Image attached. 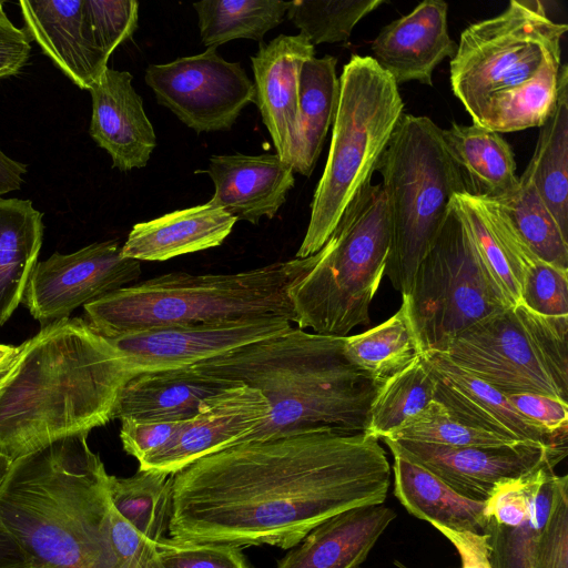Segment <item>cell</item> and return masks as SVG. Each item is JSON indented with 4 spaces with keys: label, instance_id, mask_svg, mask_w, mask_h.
I'll use <instances>...</instances> for the list:
<instances>
[{
    "label": "cell",
    "instance_id": "obj_11",
    "mask_svg": "<svg viewBox=\"0 0 568 568\" xmlns=\"http://www.w3.org/2000/svg\"><path fill=\"white\" fill-rule=\"evenodd\" d=\"M423 354L445 353L466 328L509 307L484 266L455 204L402 295Z\"/></svg>",
    "mask_w": 568,
    "mask_h": 568
},
{
    "label": "cell",
    "instance_id": "obj_31",
    "mask_svg": "<svg viewBox=\"0 0 568 568\" xmlns=\"http://www.w3.org/2000/svg\"><path fill=\"white\" fill-rule=\"evenodd\" d=\"M534 185L568 237V68L561 65L555 109L540 126L535 152L519 178Z\"/></svg>",
    "mask_w": 568,
    "mask_h": 568
},
{
    "label": "cell",
    "instance_id": "obj_27",
    "mask_svg": "<svg viewBox=\"0 0 568 568\" xmlns=\"http://www.w3.org/2000/svg\"><path fill=\"white\" fill-rule=\"evenodd\" d=\"M442 136L458 166L465 193L498 201L518 189L515 154L501 134L475 123L453 122L442 129Z\"/></svg>",
    "mask_w": 568,
    "mask_h": 568
},
{
    "label": "cell",
    "instance_id": "obj_5",
    "mask_svg": "<svg viewBox=\"0 0 568 568\" xmlns=\"http://www.w3.org/2000/svg\"><path fill=\"white\" fill-rule=\"evenodd\" d=\"M567 30L537 0H511L499 14L469 24L449 80L473 123L499 134L540 128L557 101Z\"/></svg>",
    "mask_w": 568,
    "mask_h": 568
},
{
    "label": "cell",
    "instance_id": "obj_25",
    "mask_svg": "<svg viewBox=\"0 0 568 568\" xmlns=\"http://www.w3.org/2000/svg\"><path fill=\"white\" fill-rule=\"evenodd\" d=\"M383 504L354 507L313 528L276 568H356L396 518Z\"/></svg>",
    "mask_w": 568,
    "mask_h": 568
},
{
    "label": "cell",
    "instance_id": "obj_47",
    "mask_svg": "<svg viewBox=\"0 0 568 568\" xmlns=\"http://www.w3.org/2000/svg\"><path fill=\"white\" fill-rule=\"evenodd\" d=\"M27 164L9 158L0 149V196L20 190Z\"/></svg>",
    "mask_w": 568,
    "mask_h": 568
},
{
    "label": "cell",
    "instance_id": "obj_33",
    "mask_svg": "<svg viewBox=\"0 0 568 568\" xmlns=\"http://www.w3.org/2000/svg\"><path fill=\"white\" fill-rule=\"evenodd\" d=\"M290 1L205 0L193 3L202 43L209 48L234 39L262 40L286 16Z\"/></svg>",
    "mask_w": 568,
    "mask_h": 568
},
{
    "label": "cell",
    "instance_id": "obj_8",
    "mask_svg": "<svg viewBox=\"0 0 568 568\" xmlns=\"http://www.w3.org/2000/svg\"><path fill=\"white\" fill-rule=\"evenodd\" d=\"M376 171L390 221L385 275L405 295L444 225L453 197L465 193V186L442 129L424 115L403 113Z\"/></svg>",
    "mask_w": 568,
    "mask_h": 568
},
{
    "label": "cell",
    "instance_id": "obj_19",
    "mask_svg": "<svg viewBox=\"0 0 568 568\" xmlns=\"http://www.w3.org/2000/svg\"><path fill=\"white\" fill-rule=\"evenodd\" d=\"M447 13L445 1L420 2L382 28L372 42V58L397 84L417 81L433 85L436 67L457 51L448 33Z\"/></svg>",
    "mask_w": 568,
    "mask_h": 568
},
{
    "label": "cell",
    "instance_id": "obj_28",
    "mask_svg": "<svg viewBox=\"0 0 568 568\" xmlns=\"http://www.w3.org/2000/svg\"><path fill=\"white\" fill-rule=\"evenodd\" d=\"M392 454L394 494L409 514L432 526L479 535L486 532L485 503L459 495L423 466Z\"/></svg>",
    "mask_w": 568,
    "mask_h": 568
},
{
    "label": "cell",
    "instance_id": "obj_1",
    "mask_svg": "<svg viewBox=\"0 0 568 568\" xmlns=\"http://www.w3.org/2000/svg\"><path fill=\"white\" fill-rule=\"evenodd\" d=\"M379 438L321 429L236 444L172 474L168 532L179 541L291 549L344 510L383 504Z\"/></svg>",
    "mask_w": 568,
    "mask_h": 568
},
{
    "label": "cell",
    "instance_id": "obj_23",
    "mask_svg": "<svg viewBox=\"0 0 568 568\" xmlns=\"http://www.w3.org/2000/svg\"><path fill=\"white\" fill-rule=\"evenodd\" d=\"M206 172L215 186L209 202L252 224L272 219L295 181L292 165L277 154L213 155Z\"/></svg>",
    "mask_w": 568,
    "mask_h": 568
},
{
    "label": "cell",
    "instance_id": "obj_20",
    "mask_svg": "<svg viewBox=\"0 0 568 568\" xmlns=\"http://www.w3.org/2000/svg\"><path fill=\"white\" fill-rule=\"evenodd\" d=\"M132 79L128 71L106 68L88 90L92 98L89 133L120 171L145 166L156 146L154 129Z\"/></svg>",
    "mask_w": 568,
    "mask_h": 568
},
{
    "label": "cell",
    "instance_id": "obj_40",
    "mask_svg": "<svg viewBox=\"0 0 568 568\" xmlns=\"http://www.w3.org/2000/svg\"><path fill=\"white\" fill-rule=\"evenodd\" d=\"M162 568H250L240 547L162 538L155 544Z\"/></svg>",
    "mask_w": 568,
    "mask_h": 568
},
{
    "label": "cell",
    "instance_id": "obj_13",
    "mask_svg": "<svg viewBox=\"0 0 568 568\" xmlns=\"http://www.w3.org/2000/svg\"><path fill=\"white\" fill-rule=\"evenodd\" d=\"M145 83L159 104L195 132L229 130L248 103H255L254 83L237 62L215 48L163 64H150Z\"/></svg>",
    "mask_w": 568,
    "mask_h": 568
},
{
    "label": "cell",
    "instance_id": "obj_17",
    "mask_svg": "<svg viewBox=\"0 0 568 568\" xmlns=\"http://www.w3.org/2000/svg\"><path fill=\"white\" fill-rule=\"evenodd\" d=\"M261 392L239 384L209 398L162 447L142 458L139 470L175 474L209 454L240 444L266 418Z\"/></svg>",
    "mask_w": 568,
    "mask_h": 568
},
{
    "label": "cell",
    "instance_id": "obj_38",
    "mask_svg": "<svg viewBox=\"0 0 568 568\" xmlns=\"http://www.w3.org/2000/svg\"><path fill=\"white\" fill-rule=\"evenodd\" d=\"M385 438L447 447H490L516 443L467 426L437 400L430 402L423 410L407 418Z\"/></svg>",
    "mask_w": 568,
    "mask_h": 568
},
{
    "label": "cell",
    "instance_id": "obj_51",
    "mask_svg": "<svg viewBox=\"0 0 568 568\" xmlns=\"http://www.w3.org/2000/svg\"><path fill=\"white\" fill-rule=\"evenodd\" d=\"M356 568H359V567H356Z\"/></svg>",
    "mask_w": 568,
    "mask_h": 568
},
{
    "label": "cell",
    "instance_id": "obj_24",
    "mask_svg": "<svg viewBox=\"0 0 568 568\" xmlns=\"http://www.w3.org/2000/svg\"><path fill=\"white\" fill-rule=\"evenodd\" d=\"M239 384L242 383L213 377L192 366L138 373L120 389L112 419L187 420L209 398Z\"/></svg>",
    "mask_w": 568,
    "mask_h": 568
},
{
    "label": "cell",
    "instance_id": "obj_26",
    "mask_svg": "<svg viewBox=\"0 0 568 568\" xmlns=\"http://www.w3.org/2000/svg\"><path fill=\"white\" fill-rule=\"evenodd\" d=\"M236 219L210 202L136 223L122 245V255L136 261H166L219 246Z\"/></svg>",
    "mask_w": 568,
    "mask_h": 568
},
{
    "label": "cell",
    "instance_id": "obj_6",
    "mask_svg": "<svg viewBox=\"0 0 568 568\" xmlns=\"http://www.w3.org/2000/svg\"><path fill=\"white\" fill-rule=\"evenodd\" d=\"M274 262L233 274H162L84 305V321L104 338L154 327L277 316L296 323L291 291L316 262Z\"/></svg>",
    "mask_w": 568,
    "mask_h": 568
},
{
    "label": "cell",
    "instance_id": "obj_3",
    "mask_svg": "<svg viewBox=\"0 0 568 568\" xmlns=\"http://www.w3.org/2000/svg\"><path fill=\"white\" fill-rule=\"evenodd\" d=\"M89 433L14 459L0 487V521L31 568H118L109 474Z\"/></svg>",
    "mask_w": 568,
    "mask_h": 568
},
{
    "label": "cell",
    "instance_id": "obj_15",
    "mask_svg": "<svg viewBox=\"0 0 568 568\" xmlns=\"http://www.w3.org/2000/svg\"><path fill=\"white\" fill-rule=\"evenodd\" d=\"M277 316L154 327L105 338L135 375L191 366L292 328Z\"/></svg>",
    "mask_w": 568,
    "mask_h": 568
},
{
    "label": "cell",
    "instance_id": "obj_9",
    "mask_svg": "<svg viewBox=\"0 0 568 568\" xmlns=\"http://www.w3.org/2000/svg\"><path fill=\"white\" fill-rule=\"evenodd\" d=\"M390 221L381 183L366 185L316 252L312 268L292 288L301 329L346 336L368 325L369 306L385 275Z\"/></svg>",
    "mask_w": 568,
    "mask_h": 568
},
{
    "label": "cell",
    "instance_id": "obj_42",
    "mask_svg": "<svg viewBox=\"0 0 568 568\" xmlns=\"http://www.w3.org/2000/svg\"><path fill=\"white\" fill-rule=\"evenodd\" d=\"M84 9L94 40L106 58L138 28V1L84 0Z\"/></svg>",
    "mask_w": 568,
    "mask_h": 568
},
{
    "label": "cell",
    "instance_id": "obj_22",
    "mask_svg": "<svg viewBox=\"0 0 568 568\" xmlns=\"http://www.w3.org/2000/svg\"><path fill=\"white\" fill-rule=\"evenodd\" d=\"M314 57V45L298 33L262 42L251 58L255 103L276 154L288 164L297 123L300 74L304 62Z\"/></svg>",
    "mask_w": 568,
    "mask_h": 568
},
{
    "label": "cell",
    "instance_id": "obj_43",
    "mask_svg": "<svg viewBox=\"0 0 568 568\" xmlns=\"http://www.w3.org/2000/svg\"><path fill=\"white\" fill-rule=\"evenodd\" d=\"M181 423L123 419L120 430L123 449L140 462L168 443Z\"/></svg>",
    "mask_w": 568,
    "mask_h": 568
},
{
    "label": "cell",
    "instance_id": "obj_37",
    "mask_svg": "<svg viewBox=\"0 0 568 568\" xmlns=\"http://www.w3.org/2000/svg\"><path fill=\"white\" fill-rule=\"evenodd\" d=\"M384 0H294L286 17L313 45L349 39L355 26Z\"/></svg>",
    "mask_w": 568,
    "mask_h": 568
},
{
    "label": "cell",
    "instance_id": "obj_39",
    "mask_svg": "<svg viewBox=\"0 0 568 568\" xmlns=\"http://www.w3.org/2000/svg\"><path fill=\"white\" fill-rule=\"evenodd\" d=\"M453 203L470 234L484 266L501 292L507 305L514 306L520 303V284L475 199L467 193H457L453 197Z\"/></svg>",
    "mask_w": 568,
    "mask_h": 568
},
{
    "label": "cell",
    "instance_id": "obj_29",
    "mask_svg": "<svg viewBox=\"0 0 568 568\" xmlns=\"http://www.w3.org/2000/svg\"><path fill=\"white\" fill-rule=\"evenodd\" d=\"M337 59L333 55L311 58L300 74L298 110L295 136L290 155L294 172L310 176L333 124L339 97Z\"/></svg>",
    "mask_w": 568,
    "mask_h": 568
},
{
    "label": "cell",
    "instance_id": "obj_44",
    "mask_svg": "<svg viewBox=\"0 0 568 568\" xmlns=\"http://www.w3.org/2000/svg\"><path fill=\"white\" fill-rule=\"evenodd\" d=\"M525 417L551 433L568 430V402L540 394L506 395Z\"/></svg>",
    "mask_w": 568,
    "mask_h": 568
},
{
    "label": "cell",
    "instance_id": "obj_21",
    "mask_svg": "<svg viewBox=\"0 0 568 568\" xmlns=\"http://www.w3.org/2000/svg\"><path fill=\"white\" fill-rule=\"evenodd\" d=\"M23 30L31 41L81 90H89L108 68L98 47L84 0L19 1Z\"/></svg>",
    "mask_w": 568,
    "mask_h": 568
},
{
    "label": "cell",
    "instance_id": "obj_7",
    "mask_svg": "<svg viewBox=\"0 0 568 568\" xmlns=\"http://www.w3.org/2000/svg\"><path fill=\"white\" fill-rule=\"evenodd\" d=\"M403 113L404 102L395 80L372 57L353 54L339 77L328 155L295 257L318 252L349 204L372 183Z\"/></svg>",
    "mask_w": 568,
    "mask_h": 568
},
{
    "label": "cell",
    "instance_id": "obj_16",
    "mask_svg": "<svg viewBox=\"0 0 568 568\" xmlns=\"http://www.w3.org/2000/svg\"><path fill=\"white\" fill-rule=\"evenodd\" d=\"M392 453L423 466L459 495L485 503L501 481L525 475L546 462L560 463L567 448L535 443L490 447H447L381 438Z\"/></svg>",
    "mask_w": 568,
    "mask_h": 568
},
{
    "label": "cell",
    "instance_id": "obj_2",
    "mask_svg": "<svg viewBox=\"0 0 568 568\" xmlns=\"http://www.w3.org/2000/svg\"><path fill=\"white\" fill-rule=\"evenodd\" d=\"M133 375L122 355L83 318L42 326L23 342L0 387V453L13 462L108 424L120 389Z\"/></svg>",
    "mask_w": 568,
    "mask_h": 568
},
{
    "label": "cell",
    "instance_id": "obj_45",
    "mask_svg": "<svg viewBox=\"0 0 568 568\" xmlns=\"http://www.w3.org/2000/svg\"><path fill=\"white\" fill-rule=\"evenodd\" d=\"M0 1V79L18 74L27 64L31 40L23 29L8 18Z\"/></svg>",
    "mask_w": 568,
    "mask_h": 568
},
{
    "label": "cell",
    "instance_id": "obj_48",
    "mask_svg": "<svg viewBox=\"0 0 568 568\" xmlns=\"http://www.w3.org/2000/svg\"><path fill=\"white\" fill-rule=\"evenodd\" d=\"M0 568H31L21 548L0 521Z\"/></svg>",
    "mask_w": 568,
    "mask_h": 568
},
{
    "label": "cell",
    "instance_id": "obj_30",
    "mask_svg": "<svg viewBox=\"0 0 568 568\" xmlns=\"http://www.w3.org/2000/svg\"><path fill=\"white\" fill-rule=\"evenodd\" d=\"M43 232V213L30 200L0 196V326L21 303Z\"/></svg>",
    "mask_w": 568,
    "mask_h": 568
},
{
    "label": "cell",
    "instance_id": "obj_34",
    "mask_svg": "<svg viewBox=\"0 0 568 568\" xmlns=\"http://www.w3.org/2000/svg\"><path fill=\"white\" fill-rule=\"evenodd\" d=\"M172 475L139 470L131 477L109 476L114 509L153 542L164 538L171 504Z\"/></svg>",
    "mask_w": 568,
    "mask_h": 568
},
{
    "label": "cell",
    "instance_id": "obj_12",
    "mask_svg": "<svg viewBox=\"0 0 568 568\" xmlns=\"http://www.w3.org/2000/svg\"><path fill=\"white\" fill-rule=\"evenodd\" d=\"M556 465L499 483L485 501L493 568H568V477Z\"/></svg>",
    "mask_w": 568,
    "mask_h": 568
},
{
    "label": "cell",
    "instance_id": "obj_14",
    "mask_svg": "<svg viewBox=\"0 0 568 568\" xmlns=\"http://www.w3.org/2000/svg\"><path fill=\"white\" fill-rule=\"evenodd\" d=\"M140 276L141 262L124 257L118 241L97 242L38 262L21 303L44 326L69 317L79 306L134 284Z\"/></svg>",
    "mask_w": 568,
    "mask_h": 568
},
{
    "label": "cell",
    "instance_id": "obj_46",
    "mask_svg": "<svg viewBox=\"0 0 568 568\" xmlns=\"http://www.w3.org/2000/svg\"><path fill=\"white\" fill-rule=\"evenodd\" d=\"M456 548L462 568H493L488 556L487 535L458 531L439 525H433Z\"/></svg>",
    "mask_w": 568,
    "mask_h": 568
},
{
    "label": "cell",
    "instance_id": "obj_41",
    "mask_svg": "<svg viewBox=\"0 0 568 568\" xmlns=\"http://www.w3.org/2000/svg\"><path fill=\"white\" fill-rule=\"evenodd\" d=\"M520 303L544 316H568V270L538 260L523 276Z\"/></svg>",
    "mask_w": 568,
    "mask_h": 568
},
{
    "label": "cell",
    "instance_id": "obj_18",
    "mask_svg": "<svg viewBox=\"0 0 568 568\" xmlns=\"http://www.w3.org/2000/svg\"><path fill=\"white\" fill-rule=\"evenodd\" d=\"M435 383V400L467 426L510 442L567 448V433H551L520 414L507 397L466 372L443 353H425Z\"/></svg>",
    "mask_w": 568,
    "mask_h": 568
},
{
    "label": "cell",
    "instance_id": "obj_32",
    "mask_svg": "<svg viewBox=\"0 0 568 568\" xmlns=\"http://www.w3.org/2000/svg\"><path fill=\"white\" fill-rule=\"evenodd\" d=\"M347 358L379 386L423 355L407 306L364 333L344 336Z\"/></svg>",
    "mask_w": 568,
    "mask_h": 568
},
{
    "label": "cell",
    "instance_id": "obj_35",
    "mask_svg": "<svg viewBox=\"0 0 568 568\" xmlns=\"http://www.w3.org/2000/svg\"><path fill=\"white\" fill-rule=\"evenodd\" d=\"M435 400V383L423 355L377 387L366 433L383 438Z\"/></svg>",
    "mask_w": 568,
    "mask_h": 568
},
{
    "label": "cell",
    "instance_id": "obj_4",
    "mask_svg": "<svg viewBox=\"0 0 568 568\" xmlns=\"http://www.w3.org/2000/svg\"><path fill=\"white\" fill-rule=\"evenodd\" d=\"M191 366L256 388L266 398V418L241 443L321 429L365 433L378 387L347 358L344 336L298 327Z\"/></svg>",
    "mask_w": 568,
    "mask_h": 568
},
{
    "label": "cell",
    "instance_id": "obj_49",
    "mask_svg": "<svg viewBox=\"0 0 568 568\" xmlns=\"http://www.w3.org/2000/svg\"><path fill=\"white\" fill-rule=\"evenodd\" d=\"M23 349V343L19 346L0 344V387L14 368Z\"/></svg>",
    "mask_w": 568,
    "mask_h": 568
},
{
    "label": "cell",
    "instance_id": "obj_50",
    "mask_svg": "<svg viewBox=\"0 0 568 568\" xmlns=\"http://www.w3.org/2000/svg\"><path fill=\"white\" fill-rule=\"evenodd\" d=\"M12 460L9 459L6 455L0 453V487L3 484L10 467H11Z\"/></svg>",
    "mask_w": 568,
    "mask_h": 568
},
{
    "label": "cell",
    "instance_id": "obj_36",
    "mask_svg": "<svg viewBox=\"0 0 568 568\" xmlns=\"http://www.w3.org/2000/svg\"><path fill=\"white\" fill-rule=\"evenodd\" d=\"M494 202L540 260L568 270V237L562 234L532 184L519 179L516 191Z\"/></svg>",
    "mask_w": 568,
    "mask_h": 568
},
{
    "label": "cell",
    "instance_id": "obj_10",
    "mask_svg": "<svg viewBox=\"0 0 568 568\" xmlns=\"http://www.w3.org/2000/svg\"><path fill=\"white\" fill-rule=\"evenodd\" d=\"M443 354L505 396L568 402V316H544L518 303L466 328Z\"/></svg>",
    "mask_w": 568,
    "mask_h": 568
}]
</instances>
